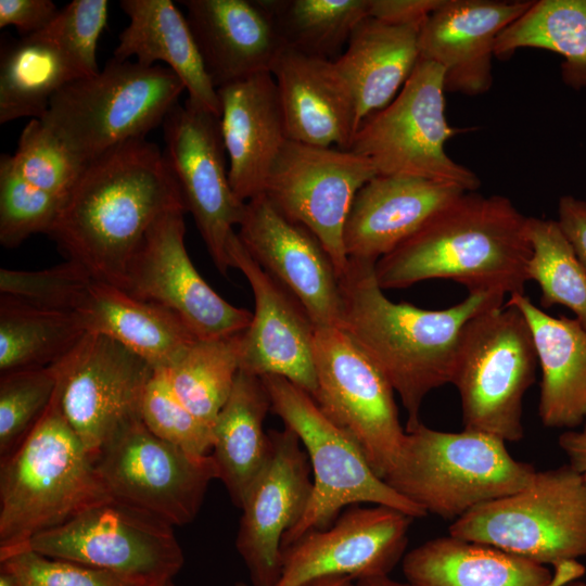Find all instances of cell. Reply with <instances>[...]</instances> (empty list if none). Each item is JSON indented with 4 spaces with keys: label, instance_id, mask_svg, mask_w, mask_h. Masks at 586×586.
Segmentation results:
<instances>
[{
    "label": "cell",
    "instance_id": "54",
    "mask_svg": "<svg viewBox=\"0 0 586 586\" xmlns=\"http://www.w3.org/2000/svg\"><path fill=\"white\" fill-rule=\"evenodd\" d=\"M233 586H247V584L244 582H237Z\"/></svg>",
    "mask_w": 586,
    "mask_h": 586
},
{
    "label": "cell",
    "instance_id": "34",
    "mask_svg": "<svg viewBox=\"0 0 586 586\" xmlns=\"http://www.w3.org/2000/svg\"><path fill=\"white\" fill-rule=\"evenodd\" d=\"M86 334L77 313L46 309L1 295L0 372L52 366Z\"/></svg>",
    "mask_w": 586,
    "mask_h": 586
},
{
    "label": "cell",
    "instance_id": "43",
    "mask_svg": "<svg viewBox=\"0 0 586 586\" xmlns=\"http://www.w3.org/2000/svg\"><path fill=\"white\" fill-rule=\"evenodd\" d=\"M94 279L79 264L66 260L41 270L0 269V292L27 304L76 313Z\"/></svg>",
    "mask_w": 586,
    "mask_h": 586
},
{
    "label": "cell",
    "instance_id": "29",
    "mask_svg": "<svg viewBox=\"0 0 586 586\" xmlns=\"http://www.w3.org/2000/svg\"><path fill=\"white\" fill-rule=\"evenodd\" d=\"M128 25L113 58L144 65L165 64L182 81L188 99L220 117V103L186 15L171 0H122Z\"/></svg>",
    "mask_w": 586,
    "mask_h": 586
},
{
    "label": "cell",
    "instance_id": "24",
    "mask_svg": "<svg viewBox=\"0 0 586 586\" xmlns=\"http://www.w3.org/2000/svg\"><path fill=\"white\" fill-rule=\"evenodd\" d=\"M216 89L271 73L286 48L263 0H181Z\"/></svg>",
    "mask_w": 586,
    "mask_h": 586
},
{
    "label": "cell",
    "instance_id": "28",
    "mask_svg": "<svg viewBox=\"0 0 586 586\" xmlns=\"http://www.w3.org/2000/svg\"><path fill=\"white\" fill-rule=\"evenodd\" d=\"M519 309L532 332L542 370L538 416L547 428L574 430L586 422V329L576 318L553 317L525 294L505 303Z\"/></svg>",
    "mask_w": 586,
    "mask_h": 586
},
{
    "label": "cell",
    "instance_id": "49",
    "mask_svg": "<svg viewBox=\"0 0 586 586\" xmlns=\"http://www.w3.org/2000/svg\"><path fill=\"white\" fill-rule=\"evenodd\" d=\"M558 444L569 459V464L586 481V422L579 430H566Z\"/></svg>",
    "mask_w": 586,
    "mask_h": 586
},
{
    "label": "cell",
    "instance_id": "5",
    "mask_svg": "<svg viewBox=\"0 0 586 586\" xmlns=\"http://www.w3.org/2000/svg\"><path fill=\"white\" fill-rule=\"evenodd\" d=\"M535 468L513 458L500 438L419 423L406 431L384 481L426 513L455 521L484 502L524 488Z\"/></svg>",
    "mask_w": 586,
    "mask_h": 586
},
{
    "label": "cell",
    "instance_id": "44",
    "mask_svg": "<svg viewBox=\"0 0 586 586\" xmlns=\"http://www.w3.org/2000/svg\"><path fill=\"white\" fill-rule=\"evenodd\" d=\"M109 4L106 0H73L35 35L56 44L84 77L94 75L100 71L97 48L107 23Z\"/></svg>",
    "mask_w": 586,
    "mask_h": 586
},
{
    "label": "cell",
    "instance_id": "12",
    "mask_svg": "<svg viewBox=\"0 0 586 586\" xmlns=\"http://www.w3.org/2000/svg\"><path fill=\"white\" fill-rule=\"evenodd\" d=\"M112 498L142 509L173 526L194 520L218 472L212 455L195 456L153 434L135 419L93 456Z\"/></svg>",
    "mask_w": 586,
    "mask_h": 586
},
{
    "label": "cell",
    "instance_id": "53",
    "mask_svg": "<svg viewBox=\"0 0 586 586\" xmlns=\"http://www.w3.org/2000/svg\"><path fill=\"white\" fill-rule=\"evenodd\" d=\"M564 586H586V583L577 582V581L575 579V581H572V582L565 584Z\"/></svg>",
    "mask_w": 586,
    "mask_h": 586
},
{
    "label": "cell",
    "instance_id": "36",
    "mask_svg": "<svg viewBox=\"0 0 586 586\" xmlns=\"http://www.w3.org/2000/svg\"><path fill=\"white\" fill-rule=\"evenodd\" d=\"M286 48L336 61L355 28L370 17V0H263Z\"/></svg>",
    "mask_w": 586,
    "mask_h": 586
},
{
    "label": "cell",
    "instance_id": "4",
    "mask_svg": "<svg viewBox=\"0 0 586 586\" xmlns=\"http://www.w3.org/2000/svg\"><path fill=\"white\" fill-rule=\"evenodd\" d=\"M110 497L62 412L56 386L36 426L0 459V556Z\"/></svg>",
    "mask_w": 586,
    "mask_h": 586
},
{
    "label": "cell",
    "instance_id": "19",
    "mask_svg": "<svg viewBox=\"0 0 586 586\" xmlns=\"http://www.w3.org/2000/svg\"><path fill=\"white\" fill-rule=\"evenodd\" d=\"M270 459L240 508L235 547L253 586H276L281 574L282 539L303 517L310 499V464L289 428L268 432Z\"/></svg>",
    "mask_w": 586,
    "mask_h": 586
},
{
    "label": "cell",
    "instance_id": "50",
    "mask_svg": "<svg viewBox=\"0 0 586 586\" xmlns=\"http://www.w3.org/2000/svg\"><path fill=\"white\" fill-rule=\"evenodd\" d=\"M354 586H412L407 581L400 582L390 575L367 577L354 581Z\"/></svg>",
    "mask_w": 586,
    "mask_h": 586
},
{
    "label": "cell",
    "instance_id": "3",
    "mask_svg": "<svg viewBox=\"0 0 586 586\" xmlns=\"http://www.w3.org/2000/svg\"><path fill=\"white\" fill-rule=\"evenodd\" d=\"M527 217L504 195L464 192L374 265L382 290L430 279L469 294H524L532 247Z\"/></svg>",
    "mask_w": 586,
    "mask_h": 586
},
{
    "label": "cell",
    "instance_id": "2",
    "mask_svg": "<svg viewBox=\"0 0 586 586\" xmlns=\"http://www.w3.org/2000/svg\"><path fill=\"white\" fill-rule=\"evenodd\" d=\"M374 263L348 259L340 278L342 319L349 334L386 377L407 412L405 431L416 428L430 392L450 383L460 332L481 310L504 305L505 296L471 293L445 309L394 303L379 286Z\"/></svg>",
    "mask_w": 586,
    "mask_h": 586
},
{
    "label": "cell",
    "instance_id": "52",
    "mask_svg": "<svg viewBox=\"0 0 586 586\" xmlns=\"http://www.w3.org/2000/svg\"><path fill=\"white\" fill-rule=\"evenodd\" d=\"M0 586H18L15 578L7 571L0 570Z\"/></svg>",
    "mask_w": 586,
    "mask_h": 586
},
{
    "label": "cell",
    "instance_id": "17",
    "mask_svg": "<svg viewBox=\"0 0 586 586\" xmlns=\"http://www.w3.org/2000/svg\"><path fill=\"white\" fill-rule=\"evenodd\" d=\"M186 209L161 215L132 256L122 290L178 315L199 339L242 333L253 313L228 303L201 277L184 245Z\"/></svg>",
    "mask_w": 586,
    "mask_h": 586
},
{
    "label": "cell",
    "instance_id": "16",
    "mask_svg": "<svg viewBox=\"0 0 586 586\" xmlns=\"http://www.w3.org/2000/svg\"><path fill=\"white\" fill-rule=\"evenodd\" d=\"M55 365L62 412L91 456L124 425L141 418L154 369L115 340L87 332Z\"/></svg>",
    "mask_w": 586,
    "mask_h": 586
},
{
    "label": "cell",
    "instance_id": "20",
    "mask_svg": "<svg viewBox=\"0 0 586 586\" xmlns=\"http://www.w3.org/2000/svg\"><path fill=\"white\" fill-rule=\"evenodd\" d=\"M237 234L253 259L300 302L316 328H340V279L314 233L262 193L246 202Z\"/></svg>",
    "mask_w": 586,
    "mask_h": 586
},
{
    "label": "cell",
    "instance_id": "9",
    "mask_svg": "<svg viewBox=\"0 0 586 586\" xmlns=\"http://www.w3.org/2000/svg\"><path fill=\"white\" fill-rule=\"evenodd\" d=\"M449 535L555 569L586 556V481L569 464L453 521Z\"/></svg>",
    "mask_w": 586,
    "mask_h": 586
},
{
    "label": "cell",
    "instance_id": "11",
    "mask_svg": "<svg viewBox=\"0 0 586 586\" xmlns=\"http://www.w3.org/2000/svg\"><path fill=\"white\" fill-rule=\"evenodd\" d=\"M173 527L110 497L36 535L24 547L110 572L132 586H165L184 562Z\"/></svg>",
    "mask_w": 586,
    "mask_h": 586
},
{
    "label": "cell",
    "instance_id": "8",
    "mask_svg": "<svg viewBox=\"0 0 586 586\" xmlns=\"http://www.w3.org/2000/svg\"><path fill=\"white\" fill-rule=\"evenodd\" d=\"M260 378L271 411L298 436L314 476L307 508L283 536L282 548L310 531L329 527L348 506L373 504L413 519L426 515L374 472L353 436L332 422L307 392L282 377Z\"/></svg>",
    "mask_w": 586,
    "mask_h": 586
},
{
    "label": "cell",
    "instance_id": "55",
    "mask_svg": "<svg viewBox=\"0 0 586 586\" xmlns=\"http://www.w3.org/2000/svg\"><path fill=\"white\" fill-rule=\"evenodd\" d=\"M165 586H174V584H173V582H171V583H169V584H167V585H165Z\"/></svg>",
    "mask_w": 586,
    "mask_h": 586
},
{
    "label": "cell",
    "instance_id": "40",
    "mask_svg": "<svg viewBox=\"0 0 586 586\" xmlns=\"http://www.w3.org/2000/svg\"><path fill=\"white\" fill-rule=\"evenodd\" d=\"M66 199L42 190L23 178L11 155L0 157V243L14 249L36 233L51 231Z\"/></svg>",
    "mask_w": 586,
    "mask_h": 586
},
{
    "label": "cell",
    "instance_id": "42",
    "mask_svg": "<svg viewBox=\"0 0 586 586\" xmlns=\"http://www.w3.org/2000/svg\"><path fill=\"white\" fill-rule=\"evenodd\" d=\"M140 417L160 438L195 456H207L213 447V430L198 419L179 399L166 369H154L145 387Z\"/></svg>",
    "mask_w": 586,
    "mask_h": 586
},
{
    "label": "cell",
    "instance_id": "32",
    "mask_svg": "<svg viewBox=\"0 0 586 586\" xmlns=\"http://www.w3.org/2000/svg\"><path fill=\"white\" fill-rule=\"evenodd\" d=\"M271 403L260 377L239 370L232 391L213 424L212 457L218 479L241 508L271 456L264 421Z\"/></svg>",
    "mask_w": 586,
    "mask_h": 586
},
{
    "label": "cell",
    "instance_id": "38",
    "mask_svg": "<svg viewBox=\"0 0 586 586\" xmlns=\"http://www.w3.org/2000/svg\"><path fill=\"white\" fill-rule=\"evenodd\" d=\"M532 256L527 280L542 292L540 305H563L586 329V270L563 234L557 220L527 217Z\"/></svg>",
    "mask_w": 586,
    "mask_h": 586
},
{
    "label": "cell",
    "instance_id": "21",
    "mask_svg": "<svg viewBox=\"0 0 586 586\" xmlns=\"http://www.w3.org/2000/svg\"><path fill=\"white\" fill-rule=\"evenodd\" d=\"M231 267L249 281L254 313L241 334L240 370L278 375L307 392H317L316 326L300 302L249 254L234 232L228 243Z\"/></svg>",
    "mask_w": 586,
    "mask_h": 586
},
{
    "label": "cell",
    "instance_id": "30",
    "mask_svg": "<svg viewBox=\"0 0 586 586\" xmlns=\"http://www.w3.org/2000/svg\"><path fill=\"white\" fill-rule=\"evenodd\" d=\"M76 313L87 332L115 340L153 369L169 368L199 339L168 308L97 280Z\"/></svg>",
    "mask_w": 586,
    "mask_h": 586
},
{
    "label": "cell",
    "instance_id": "1",
    "mask_svg": "<svg viewBox=\"0 0 586 586\" xmlns=\"http://www.w3.org/2000/svg\"><path fill=\"white\" fill-rule=\"evenodd\" d=\"M177 207L186 209L163 151L131 139L87 162L49 235L94 280L122 289L148 230Z\"/></svg>",
    "mask_w": 586,
    "mask_h": 586
},
{
    "label": "cell",
    "instance_id": "22",
    "mask_svg": "<svg viewBox=\"0 0 586 586\" xmlns=\"http://www.w3.org/2000/svg\"><path fill=\"white\" fill-rule=\"evenodd\" d=\"M532 4L527 0H444L420 29V59L444 69L445 91L483 94L493 85L498 36Z\"/></svg>",
    "mask_w": 586,
    "mask_h": 586
},
{
    "label": "cell",
    "instance_id": "51",
    "mask_svg": "<svg viewBox=\"0 0 586 586\" xmlns=\"http://www.w3.org/2000/svg\"><path fill=\"white\" fill-rule=\"evenodd\" d=\"M301 586H354V579L344 576H327L309 581Z\"/></svg>",
    "mask_w": 586,
    "mask_h": 586
},
{
    "label": "cell",
    "instance_id": "25",
    "mask_svg": "<svg viewBox=\"0 0 586 586\" xmlns=\"http://www.w3.org/2000/svg\"><path fill=\"white\" fill-rule=\"evenodd\" d=\"M220 127L237 196L262 194L270 169L289 140L271 73H259L217 89Z\"/></svg>",
    "mask_w": 586,
    "mask_h": 586
},
{
    "label": "cell",
    "instance_id": "26",
    "mask_svg": "<svg viewBox=\"0 0 586 586\" xmlns=\"http://www.w3.org/2000/svg\"><path fill=\"white\" fill-rule=\"evenodd\" d=\"M271 74L289 140L314 146L349 149L358 129L356 101L334 61L285 48Z\"/></svg>",
    "mask_w": 586,
    "mask_h": 586
},
{
    "label": "cell",
    "instance_id": "37",
    "mask_svg": "<svg viewBox=\"0 0 586 586\" xmlns=\"http://www.w3.org/2000/svg\"><path fill=\"white\" fill-rule=\"evenodd\" d=\"M241 334L196 339L166 369L179 399L211 428L226 404L240 370Z\"/></svg>",
    "mask_w": 586,
    "mask_h": 586
},
{
    "label": "cell",
    "instance_id": "15",
    "mask_svg": "<svg viewBox=\"0 0 586 586\" xmlns=\"http://www.w3.org/2000/svg\"><path fill=\"white\" fill-rule=\"evenodd\" d=\"M375 176L372 164L349 150L288 140L263 193L284 216L317 237L340 279L348 265L344 229L354 199Z\"/></svg>",
    "mask_w": 586,
    "mask_h": 586
},
{
    "label": "cell",
    "instance_id": "48",
    "mask_svg": "<svg viewBox=\"0 0 586 586\" xmlns=\"http://www.w3.org/2000/svg\"><path fill=\"white\" fill-rule=\"evenodd\" d=\"M557 221L586 270V201L573 195L561 196Z\"/></svg>",
    "mask_w": 586,
    "mask_h": 586
},
{
    "label": "cell",
    "instance_id": "35",
    "mask_svg": "<svg viewBox=\"0 0 586 586\" xmlns=\"http://www.w3.org/2000/svg\"><path fill=\"white\" fill-rule=\"evenodd\" d=\"M535 48L563 59L561 76L574 89L586 88V0H538L504 29L495 58L507 59L517 50Z\"/></svg>",
    "mask_w": 586,
    "mask_h": 586
},
{
    "label": "cell",
    "instance_id": "18",
    "mask_svg": "<svg viewBox=\"0 0 586 586\" xmlns=\"http://www.w3.org/2000/svg\"><path fill=\"white\" fill-rule=\"evenodd\" d=\"M412 520L386 506L352 507L329 527L310 531L282 548L276 586H301L327 576L357 581L390 575L406 555Z\"/></svg>",
    "mask_w": 586,
    "mask_h": 586
},
{
    "label": "cell",
    "instance_id": "33",
    "mask_svg": "<svg viewBox=\"0 0 586 586\" xmlns=\"http://www.w3.org/2000/svg\"><path fill=\"white\" fill-rule=\"evenodd\" d=\"M84 77L56 44L37 35L3 40L0 52V124L41 119L53 97Z\"/></svg>",
    "mask_w": 586,
    "mask_h": 586
},
{
    "label": "cell",
    "instance_id": "7",
    "mask_svg": "<svg viewBox=\"0 0 586 586\" xmlns=\"http://www.w3.org/2000/svg\"><path fill=\"white\" fill-rule=\"evenodd\" d=\"M537 365L532 332L519 309L504 304L470 318L459 335L450 381L460 396L464 430L521 441L523 398Z\"/></svg>",
    "mask_w": 586,
    "mask_h": 586
},
{
    "label": "cell",
    "instance_id": "13",
    "mask_svg": "<svg viewBox=\"0 0 586 586\" xmlns=\"http://www.w3.org/2000/svg\"><path fill=\"white\" fill-rule=\"evenodd\" d=\"M315 368L321 411L358 443L381 477L390 473L403 446L394 388L342 328H316Z\"/></svg>",
    "mask_w": 586,
    "mask_h": 586
},
{
    "label": "cell",
    "instance_id": "31",
    "mask_svg": "<svg viewBox=\"0 0 586 586\" xmlns=\"http://www.w3.org/2000/svg\"><path fill=\"white\" fill-rule=\"evenodd\" d=\"M420 29L372 17L355 28L334 62L354 93L358 127L390 104L410 77L420 59Z\"/></svg>",
    "mask_w": 586,
    "mask_h": 586
},
{
    "label": "cell",
    "instance_id": "6",
    "mask_svg": "<svg viewBox=\"0 0 586 586\" xmlns=\"http://www.w3.org/2000/svg\"><path fill=\"white\" fill-rule=\"evenodd\" d=\"M186 90L164 65L112 58L65 85L41 120L85 163L127 140L146 138Z\"/></svg>",
    "mask_w": 586,
    "mask_h": 586
},
{
    "label": "cell",
    "instance_id": "14",
    "mask_svg": "<svg viewBox=\"0 0 586 586\" xmlns=\"http://www.w3.org/2000/svg\"><path fill=\"white\" fill-rule=\"evenodd\" d=\"M166 164L216 268L231 267L228 243L243 219L246 202L229 180L220 117L190 101L176 104L163 124Z\"/></svg>",
    "mask_w": 586,
    "mask_h": 586
},
{
    "label": "cell",
    "instance_id": "23",
    "mask_svg": "<svg viewBox=\"0 0 586 586\" xmlns=\"http://www.w3.org/2000/svg\"><path fill=\"white\" fill-rule=\"evenodd\" d=\"M464 192L444 181L377 175L354 199L344 229L348 259L375 264Z\"/></svg>",
    "mask_w": 586,
    "mask_h": 586
},
{
    "label": "cell",
    "instance_id": "27",
    "mask_svg": "<svg viewBox=\"0 0 586 586\" xmlns=\"http://www.w3.org/2000/svg\"><path fill=\"white\" fill-rule=\"evenodd\" d=\"M402 569L412 586H564L585 572L572 561L552 573L533 560L451 535L408 551Z\"/></svg>",
    "mask_w": 586,
    "mask_h": 586
},
{
    "label": "cell",
    "instance_id": "41",
    "mask_svg": "<svg viewBox=\"0 0 586 586\" xmlns=\"http://www.w3.org/2000/svg\"><path fill=\"white\" fill-rule=\"evenodd\" d=\"M11 163L28 182L63 199L87 164L38 118L23 128Z\"/></svg>",
    "mask_w": 586,
    "mask_h": 586
},
{
    "label": "cell",
    "instance_id": "10",
    "mask_svg": "<svg viewBox=\"0 0 586 586\" xmlns=\"http://www.w3.org/2000/svg\"><path fill=\"white\" fill-rule=\"evenodd\" d=\"M445 92L444 69L419 59L394 100L359 125L348 150L367 158L377 175L421 177L474 192L479 177L445 149L450 138L473 128L448 124Z\"/></svg>",
    "mask_w": 586,
    "mask_h": 586
},
{
    "label": "cell",
    "instance_id": "46",
    "mask_svg": "<svg viewBox=\"0 0 586 586\" xmlns=\"http://www.w3.org/2000/svg\"><path fill=\"white\" fill-rule=\"evenodd\" d=\"M59 10L51 0H0V27L14 26L23 37L41 31Z\"/></svg>",
    "mask_w": 586,
    "mask_h": 586
},
{
    "label": "cell",
    "instance_id": "45",
    "mask_svg": "<svg viewBox=\"0 0 586 586\" xmlns=\"http://www.w3.org/2000/svg\"><path fill=\"white\" fill-rule=\"evenodd\" d=\"M0 570L10 573L18 586H132L110 572L28 547L0 556Z\"/></svg>",
    "mask_w": 586,
    "mask_h": 586
},
{
    "label": "cell",
    "instance_id": "47",
    "mask_svg": "<svg viewBox=\"0 0 586 586\" xmlns=\"http://www.w3.org/2000/svg\"><path fill=\"white\" fill-rule=\"evenodd\" d=\"M444 0H370V17L397 25L422 27Z\"/></svg>",
    "mask_w": 586,
    "mask_h": 586
},
{
    "label": "cell",
    "instance_id": "39",
    "mask_svg": "<svg viewBox=\"0 0 586 586\" xmlns=\"http://www.w3.org/2000/svg\"><path fill=\"white\" fill-rule=\"evenodd\" d=\"M58 386L56 365L1 373L0 459L12 454L49 407Z\"/></svg>",
    "mask_w": 586,
    "mask_h": 586
}]
</instances>
